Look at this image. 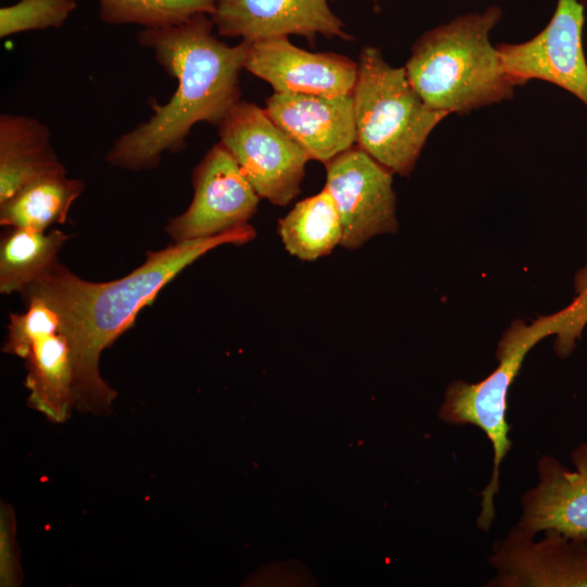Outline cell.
Wrapping results in <instances>:
<instances>
[{
	"instance_id": "d4e9b609",
	"label": "cell",
	"mask_w": 587,
	"mask_h": 587,
	"mask_svg": "<svg viewBox=\"0 0 587 587\" xmlns=\"http://www.w3.org/2000/svg\"><path fill=\"white\" fill-rule=\"evenodd\" d=\"M333 1V0H332Z\"/></svg>"
},
{
	"instance_id": "7402d4cb",
	"label": "cell",
	"mask_w": 587,
	"mask_h": 587,
	"mask_svg": "<svg viewBox=\"0 0 587 587\" xmlns=\"http://www.w3.org/2000/svg\"><path fill=\"white\" fill-rule=\"evenodd\" d=\"M75 0H18L0 9V37L60 28L76 9Z\"/></svg>"
},
{
	"instance_id": "8992f818",
	"label": "cell",
	"mask_w": 587,
	"mask_h": 587,
	"mask_svg": "<svg viewBox=\"0 0 587 587\" xmlns=\"http://www.w3.org/2000/svg\"><path fill=\"white\" fill-rule=\"evenodd\" d=\"M217 127L220 142L260 198L286 205L298 196L309 158L264 109L240 100Z\"/></svg>"
},
{
	"instance_id": "603a6c76",
	"label": "cell",
	"mask_w": 587,
	"mask_h": 587,
	"mask_svg": "<svg viewBox=\"0 0 587 587\" xmlns=\"http://www.w3.org/2000/svg\"><path fill=\"white\" fill-rule=\"evenodd\" d=\"M15 517L8 503L0 509V586L16 587L22 583V570L16 544Z\"/></svg>"
},
{
	"instance_id": "e0dca14e",
	"label": "cell",
	"mask_w": 587,
	"mask_h": 587,
	"mask_svg": "<svg viewBox=\"0 0 587 587\" xmlns=\"http://www.w3.org/2000/svg\"><path fill=\"white\" fill-rule=\"evenodd\" d=\"M277 230L285 249L304 261L329 254L342 239L338 210L325 188L297 202L279 220Z\"/></svg>"
},
{
	"instance_id": "6da1fadb",
	"label": "cell",
	"mask_w": 587,
	"mask_h": 587,
	"mask_svg": "<svg viewBox=\"0 0 587 587\" xmlns=\"http://www.w3.org/2000/svg\"><path fill=\"white\" fill-rule=\"evenodd\" d=\"M255 234L247 224L212 237L173 241L164 249L148 251L145 262L128 275L107 283L82 279L57 262L21 290L23 298H42L60 316V332L72 349L75 408L108 414L117 394L100 375L101 352L185 267L216 247L247 243Z\"/></svg>"
},
{
	"instance_id": "cb8c5ba5",
	"label": "cell",
	"mask_w": 587,
	"mask_h": 587,
	"mask_svg": "<svg viewBox=\"0 0 587 587\" xmlns=\"http://www.w3.org/2000/svg\"><path fill=\"white\" fill-rule=\"evenodd\" d=\"M373 1H379V0H373Z\"/></svg>"
},
{
	"instance_id": "ac0fdd59",
	"label": "cell",
	"mask_w": 587,
	"mask_h": 587,
	"mask_svg": "<svg viewBox=\"0 0 587 587\" xmlns=\"http://www.w3.org/2000/svg\"><path fill=\"white\" fill-rule=\"evenodd\" d=\"M85 184L59 173L40 178L0 203V224L38 232L66 221Z\"/></svg>"
},
{
	"instance_id": "4fadbf2b",
	"label": "cell",
	"mask_w": 587,
	"mask_h": 587,
	"mask_svg": "<svg viewBox=\"0 0 587 587\" xmlns=\"http://www.w3.org/2000/svg\"><path fill=\"white\" fill-rule=\"evenodd\" d=\"M245 70L268 83L274 92L351 95L358 61L334 52H310L288 37L252 42Z\"/></svg>"
},
{
	"instance_id": "ffe728a7",
	"label": "cell",
	"mask_w": 587,
	"mask_h": 587,
	"mask_svg": "<svg viewBox=\"0 0 587 587\" xmlns=\"http://www.w3.org/2000/svg\"><path fill=\"white\" fill-rule=\"evenodd\" d=\"M99 18L109 25L135 24L163 28L186 23L195 15H211L216 0H97Z\"/></svg>"
},
{
	"instance_id": "277c9868",
	"label": "cell",
	"mask_w": 587,
	"mask_h": 587,
	"mask_svg": "<svg viewBox=\"0 0 587 587\" xmlns=\"http://www.w3.org/2000/svg\"><path fill=\"white\" fill-rule=\"evenodd\" d=\"M582 324V310L574 302L553 314L539 316L528 325L516 320L498 342L497 367L480 382L454 380L445 391L439 419L453 426L479 428L492 447V471L480 492V513L476 520L480 530L488 532L496 519L495 497L500 487V466L513 446L507 421L509 389L535 345L549 336H555L554 344L565 345L577 335Z\"/></svg>"
},
{
	"instance_id": "ba28073f",
	"label": "cell",
	"mask_w": 587,
	"mask_h": 587,
	"mask_svg": "<svg viewBox=\"0 0 587 587\" xmlns=\"http://www.w3.org/2000/svg\"><path fill=\"white\" fill-rule=\"evenodd\" d=\"M325 167L324 188L341 220V247L354 250L376 235L398 230L392 172L357 145Z\"/></svg>"
},
{
	"instance_id": "3957f363",
	"label": "cell",
	"mask_w": 587,
	"mask_h": 587,
	"mask_svg": "<svg viewBox=\"0 0 587 587\" xmlns=\"http://www.w3.org/2000/svg\"><path fill=\"white\" fill-rule=\"evenodd\" d=\"M502 15L498 7L460 15L425 32L413 43L404 68L433 109L466 114L514 95L498 50L489 39Z\"/></svg>"
},
{
	"instance_id": "8fae6325",
	"label": "cell",
	"mask_w": 587,
	"mask_h": 587,
	"mask_svg": "<svg viewBox=\"0 0 587 587\" xmlns=\"http://www.w3.org/2000/svg\"><path fill=\"white\" fill-rule=\"evenodd\" d=\"M223 37L249 43L299 35L313 42L316 35L350 40L345 23L328 0H216L210 15Z\"/></svg>"
},
{
	"instance_id": "9a60e30c",
	"label": "cell",
	"mask_w": 587,
	"mask_h": 587,
	"mask_svg": "<svg viewBox=\"0 0 587 587\" xmlns=\"http://www.w3.org/2000/svg\"><path fill=\"white\" fill-rule=\"evenodd\" d=\"M66 173L51 145V133L39 120L16 114L0 116V203L27 185Z\"/></svg>"
},
{
	"instance_id": "7a4b0ae2",
	"label": "cell",
	"mask_w": 587,
	"mask_h": 587,
	"mask_svg": "<svg viewBox=\"0 0 587 587\" xmlns=\"http://www.w3.org/2000/svg\"><path fill=\"white\" fill-rule=\"evenodd\" d=\"M205 13L177 26L143 28L137 42L153 55L177 88L167 102L151 101L153 114L121 135L107 153V162L126 171L152 170L164 152L186 149L191 128L201 122L218 125L240 101V73L245 70L247 41L228 46L213 33Z\"/></svg>"
},
{
	"instance_id": "7c38bea8",
	"label": "cell",
	"mask_w": 587,
	"mask_h": 587,
	"mask_svg": "<svg viewBox=\"0 0 587 587\" xmlns=\"http://www.w3.org/2000/svg\"><path fill=\"white\" fill-rule=\"evenodd\" d=\"M570 455L573 469L551 455L538 460V482L520 499L519 528L533 536L554 530L587 541V442Z\"/></svg>"
},
{
	"instance_id": "30bf717a",
	"label": "cell",
	"mask_w": 587,
	"mask_h": 587,
	"mask_svg": "<svg viewBox=\"0 0 587 587\" xmlns=\"http://www.w3.org/2000/svg\"><path fill=\"white\" fill-rule=\"evenodd\" d=\"M496 575L486 587H587V541L545 530L544 537L516 525L489 555Z\"/></svg>"
},
{
	"instance_id": "44dd1931",
	"label": "cell",
	"mask_w": 587,
	"mask_h": 587,
	"mask_svg": "<svg viewBox=\"0 0 587 587\" xmlns=\"http://www.w3.org/2000/svg\"><path fill=\"white\" fill-rule=\"evenodd\" d=\"M23 301L27 310L24 313L10 314L2 350L25 360L35 342L60 332L61 320L40 297H26Z\"/></svg>"
},
{
	"instance_id": "5b68a950",
	"label": "cell",
	"mask_w": 587,
	"mask_h": 587,
	"mask_svg": "<svg viewBox=\"0 0 587 587\" xmlns=\"http://www.w3.org/2000/svg\"><path fill=\"white\" fill-rule=\"evenodd\" d=\"M357 146L394 174L409 176L434 128L449 114L430 108L405 68L391 66L379 48L365 46L351 92Z\"/></svg>"
},
{
	"instance_id": "2e32d148",
	"label": "cell",
	"mask_w": 587,
	"mask_h": 587,
	"mask_svg": "<svg viewBox=\"0 0 587 587\" xmlns=\"http://www.w3.org/2000/svg\"><path fill=\"white\" fill-rule=\"evenodd\" d=\"M25 385L33 409L54 423L65 422L75 408L72 349L62 332L47 336L26 357Z\"/></svg>"
},
{
	"instance_id": "9c48e42d",
	"label": "cell",
	"mask_w": 587,
	"mask_h": 587,
	"mask_svg": "<svg viewBox=\"0 0 587 587\" xmlns=\"http://www.w3.org/2000/svg\"><path fill=\"white\" fill-rule=\"evenodd\" d=\"M189 207L165 227L175 242L212 237L247 225L261 199L221 142L195 167Z\"/></svg>"
},
{
	"instance_id": "52a82bcc",
	"label": "cell",
	"mask_w": 587,
	"mask_h": 587,
	"mask_svg": "<svg viewBox=\"0 0 587 587\" xmlns=\"http://www.w3.org/2000/svg\"><path fill=\"white\" fill-rule=\"evenodd\" d=\"M584 5L577 0H558L548 25L521 43H500L502 66L515 86L530 79L557 85L587 108V61L583 46Z\"/></svg>"
},
{
	"instance_id": "5bb4252c",
	"label": "cell",
	"mask_w": 587,
	"mask_h": 587,
	"mask_svg": "<svg viewBox=\"0 0 587 587\" xmlns=\"http://www.w3.org/2000/svg\"><path fill=\"white\" fill-rule=\"evenodd\" d=\"M264 110L309 160L326 164L357 145L351 95L274 92Z\"/></svg>"
},
{
	"instance_id": "d6986e66",
	"label": "cell",
	"mask_w": 587,
	"mask_h": 587,
	"mask_svg": "<svg viewBox=\"0 0 587 587\" xmlns=\"http://www.w3.org/2000/svg\"><path fill=\"white\" fill-rule=\"evenodd\" d=\"M68 235L60 229L38 232L9 227L0 242V291L23 290L54 263Z\"/></svg>"
}]
</instances>
